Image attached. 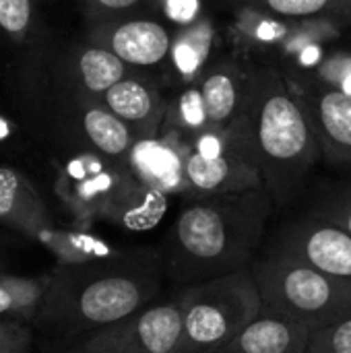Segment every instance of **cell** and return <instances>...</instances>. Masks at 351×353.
Here are the masks:
<instances>
[{
  "label": "cell",
  "mask_w": 351,
  "mask_h": 353,
  "mask_svg": "<svg viewBox=\"0 0 351 353\" xmlns=\"http://www.w3.org/2000/svg\"><path fill=\"white\" fill-rule=\"evenodd\" d=\"M163 124L180 132L188 141L209 130V120H207L205 101H203L199 83L184 85V89L176 95V99L168 103Z\"/></svg>",
  "instance_id": "cell-24"
},
{
  "label": "cell",
  "mask_w": 351,
  "mask_h": 353,
  "mask_svg": "<svg viewBox=\"0 0 351 353\" xmlns=\"http://www.w3.org/2000/svg\"><path fill=\"white\" fill-rule=\"evenodd\" d=\"M217 43V27L211 17L203 14L197 21L174 31L168 60L163 62L166 74L176 85L199 83L207 68L213 64L211 56Z\"/></svg>",
  "instance_id": "cell-17"
},
{
  "label": "cell",
  "mask_w": 351,
  "mask_h": 353,
  "mask_svg": "<svg viewBox=\"0 0 351 353\" xmlns=\"http://www.w3.org/2000/svg\"><path fill=\"white\" fill-rule=\"evenodd\" d=\"M35 2L37 0H0V37L4 41L27 50L48 35Z\"/></svg>",
  "instance_id": "cell-23"
},
{
  "label": "cell",
  "mask_w": 351,
  "mask_h": 353,
  "mask_svg": "<svg viewBox=\"0 0 351 353\" xmlns=\"http://www.w3.org/2000/svg\"><path fill=\"white\" fill-rule=\"evenodd\" d=\"M252 64L244 66L234 58L213 62L199 81L205 101L209 130L228 128L244 110L250 91Z\"/></svg>",
  "instance_id": "cell-15"
},
{
  "label": "cell",
  "mask_w": 351,
  "mask_h": 353,
  "mask_svg": "<svg viewBox=\"0 0 351 353\" xmlns=\"http://www.w3.org/2000/svg\"><path fill=\"white\" fill-rule=\"evenodd\" d=\"M310 335L306 325L263 306L244 331L211 353H306Z\"/></svg>",
  "instance_id": "cell-16"
},
{
  "label": "cell",
  "mask_w": 351,
  "mask_h": 353,
  "mask_svg": "<svg viewBox=\"0 0 351 353\" xmlns=\"http://www.w3.org/2000/svg\"><path fill=\"white\" fill-rule=\"evenodd\" d=\"M257 10L304 23L345 25L351 23V0H244Z\"/></svg>",
  "instance_id": "cell-21"
},
{
  "label": "cell",
  "mask_w": 351,
  "mask_h": 353,
  "mask_svg": "<svg viewBox=\"0 0 351 353\" xmlns=\"http://www.w3.org/2000/svg\"><path fill=\"white\" fill-rule=\"evenodd\" d=\"M306 353H351V319L314 331Z\"/></svg>",
  "instance_id": "cell-26"
},
{
  "label": "cell",
  "mask_w": 351,
  "mask_h": 353,
  "mask_svg": "<svg viewBox=\"0 0 351 353\" xmlns=\"http://www.w3.org/2000/svg\"><path fill=\"white\" fill-rule=\"evenodd\" d=\"M190 141L180 132L161 124L159 132L153 137H141L134 141L126 165L130 174L166 194L188 196L186 180V155Z\"/></svg>",
  "instance_id": "cell-11"
},
{
  "label": "cell",
  "mask_w": 351,
  "mask_h": 353,
  "mask_svg": "<svg viewBox=\"0 0 351 353\" xmlns=\"http://www.w3.org/2000/svg\"><path fill=\"white\" fill-rule=\"evenodd\" d=\"M163 275V256L149 248L124 250L101 263L62 267L54 273L39 314L66 333H91L149 306Z\"/></svg>",
  "instance_id": "cell-2"
},
{
  "label": "cell",
  "mask_w": 351,
  "mask_h": 353,
  "mask_svg": "<svg viewBox=\"0 0 351 353\" xmlns=\"http://www.w3.org/2000/svg\"><path fill=\"white\" fill-rule=\"evenodd\" d=\"M151 4L157 6L163 17L178 27L203 17V0H151Z\"/></svg>",
  "instance_id": "cell-28"
},
{
  "label": "cell",
  "mask_w": 351,
  "mask_h": 353,
  "mask_svg": "<svg viewBox=\"0 0 351 353\" xmlns=\"http://www.w3.org/2000/svg\"><path fill=\"white\" fill-rule=\"evenodd\" d=\"M310 213L341 225L351 234V180L325 186L314 199Z\"/></svg>",
  "instance_id": "cell-25"
},
{
  "label": "cell",
  "mask_w": 351,
  "mask_h": 353,
  "mask_svg": "<svg viewBox=\"0 0 351 353\" xmlns=\"http://www.w3.org/2000/svg\"><path fill=\"white\" fill-rule=\"evenodd\" d=\"M168 207L170 194L155 190L130 176V180L122 186L103 213V221L126 232H147L159 225L168 213Z\"/></svg>",
  "instance_id": "cell-19"
},
{
  "label": "cell",
  "mask_w": 351,
  "mask_h": 353,
  "mask_svg": "<svg viewBox=\"0 0 351 353\" xmlns=\"http://www.w3.org/2000/svg\"><path fill=\"white\" fill-rule=\"evenodd\" d=\"M188 196H215L263 188L252 139L240 114L228 128L190 141L186 155Z\"/></svg>",
  "instance_id": "cell-6"
},
{
  "label": "cell",
  "mask_w": 351,
  "mask_h": 353,
  "mask_svg": "<svg viewBox=\"0 0 351 353\" xmlns=\"http://www.w3.org/2000/svg\"><path fill=\"white\" fill-rule=\"evenodd\" d=\"M273 207L265 188L186 196L168 236L166 277L182 290L250 269Z\"/></svg>",
  "instance_id": "cell-1"
},
{
  "label": "cell",
  "mask_w": 351,
  "mask_h": 353,
  "mask_svg": "<svg viewBox=\"0 0 351 353\" xmlns=\"http://www.w3.org/2000/svg\"><path fill=\"white\" fill-rule=\"evenodd\" d=\"M35 240L48 248V252L58 261L60 267H81L91 263H101L120 256L124 250L106 242L103 238L91 234L87 228L77 230H60L50 225L41 230Z\"/></svg>",
  "instance_id": "cell-20"
},
{
  "label": "cell",
  "mask_w": 351,
  "mask_h": 353,
  "mask_svg": "<svg viewBox=\"0 0 351 353\" xmlns=\"http://www.w3.org/2000/svg\"><path fill=\"white\" fill-rule=\"evenodd\" d=\"M271 248L296 256L351 285V234L341 225L306 213L283 225Z\"/></svg>",
  "instance_id": "cell-9"
},
{
  "label": "cell",
  "mask_w": 351,
  "mask_h": 353,
  "mask_svg": "<svg viewBox=\"0 0 351 353\" xmlns=\"http://www.w3.org/2000/svg\"><path fill=\"white\" fill-rule=\"evenodd\" d=\"M263 306L312 333L351 319V285L312 265L269 248L250 265Z\"/></svg>",
  "instance_id": "cell-4"
},
{
  "label": "cell",
  "mask_w": 351,
  "mask_h": 353,
  "mask_svg": "<svg viewBox=\"0 0 351 353\" xmlns=\"http://www.w3.org/2000/svg\"><path fill=\"white\" fill-rule=\"evenodd\" d=\"M0 225L31 238L54 225L33 182L10 165H0Z\"/></svg>",
  "instance_id": "cell-18"
},
{
  "label": "cell",
  "mask_w": 351,
  "mask_h": 353,
  "mask_svg": "<svg viewBox=\"0 0 351 353\" xmlns=\"http://www.w3.org/2000/svg\"><path fill=\"white\" fill-rule=\"evenodd\" d=\"M14 132H17V126H14V122L8 118V114L2 110V105H0V145H6L12 137H14Z\"/></svg>",
  "instance_id": "cell-30"
},
{
  "label": "cell",
  "mask_w": 351,
  "mask_h": 353,
  "mask_svg": "<svg viewBox=\"0 0 351 353\" xmlns=\"http://www.w3.org/2000/svg\"><path fill=\"white\" fill-rule=\"evenodd\" d=\"M263 188L275 207L298 199L321 159V145L312 118L277 68L252 66L250 91L242 110Z\"/></svg>",
  "instance_id": "cell-3"
},
{
  "label": "cell",
  "mask_w": 351,
  "mask_h": 353,
  "mask_svg": "<svg viewBox=\"0 0 351 353\" xmlns=\"http://www.w3.org/2000/svg\"><path fill=\"white\" fill-rule=\"evenodd\" d=\"M54 275H0V319H31L39 312Z\"/></svg>",
  "instance_id": "cell-22"
},
{
  "label": "cell",
  "mask_w": 351,
  "mask_h": 353,
  "mask_svg": "<svg viewBox=\"0 0 351 353\" xmlns=\"http://www.w3.org/2000/svg\"><path fill=\"white\" fill-rule=\"evenodd\" d=\"M182 335L176 353H211L244 331L263 308L250 269L182 288L176 296Z\"/></svg>",
  "instance_id": "cell-5"
},
{
  "label": "cell",
  "mask_w": 351,
  "mask_h": 353,
  "mask_svg": "<svg viewBox=\"0 0 351 353\" xmlns=\"http://www.w3.org/2000/svg\"><path fill=\"white\" fill-rule=\"evenodd\" d=\"M124 161H114L89 149L68 151V157L56 165L54 190L81 228L103 219V213L130 180Z\"/></svg>",
  "instance_id": "cell-7"
},
{
  "label": "cell",
  "mask_w": 351,
  "mask_h": 353,
  "mask_svg": "<svg viewBox=\"0 0 351 353\" xmlns=\"http://www.w3.org/2000/svg\"><path fill=\"white\" fill-rule=\"evenodd\" d=\"M52 62L60 79L74 93L91 99H101L108 89L132 70L114 52L87 37L68 46H56L52 41Z\"/></svg>",
  "instance_id": "cell-12"
},
{
  "label": "cell",
  "mask_w": 351,
  "mask_h": 353,
  "mask_svg": "<svg viewBox=\"0 0 351 353\" xmlns=\"http://www.w3.org/2000/svg\"><path fill=\"white\" fill-rule=\"evenodd\" d=\"M321 145V157L333 168L351 170V93L325 89L302 99Z\"/></svg>",
  "instance_id": "cell-14"
},
{
  "label": "cell",
  "mask_w": 351,
  "mask_h": 353,
  "mask_svg": "<svg viewBox=\"0 0 351 353\" xmlns=\"http://www.w3.org/2000/svg\"><path fill=\"white\" fill-rule=\"evenodd\" d=\"M151 0H83L89 19H114L139 14Z\"/></svg>",
  "instance_id": "cell-27"
},
{
  "label": "cell",
  "mask_w": 351,
  "mask_h": 353,
  "mask_svg": "<svg viewBox=\"0 0 351 353\" xmlns=\"http://www.w3.org/2000/svg\"><path fill=\"white\" fill-rule=\"evenodd\" d=\"M87 39L108 48L132 68H155L168 60L174 31L159 19L139 14L89 19Z\"/></svg>",
  "instance_id": "cell-10"
},
{
  "label": "cell",
  "mask_w": 351,
  "mask_h": 353,
  "mask_svg": "<svg viewBox=\"0 0 351 353\" xmlns=\"http://www.w3.org/2000/svg\"><path fill=\"white\" fill-rule=\"evenodd\" d=\"M29 347V329L12 319H0V353H27Z\"/></svg>",
  "instance_id": "cell-29"
},
{
  "label": "cell",
  "mask_w": 351,
  "mask_h": 353,
  "mask_svg": "<svg viewBox=\"0 0 351 353\" xmlns=\"http://www.w3.org/2000/svg\"><path fill=\"white\" fill-rule=\"evenodd\" d=\"M180 335L182 314L174 298L91 331L77 353H176Z\"/></svg>",
  "instance_id": "cell-8"
},
{
  "label": "cell",
  "mask_w": 351,
  "mask_h": 353,
  "mask_svg": "<svg viewBox=\"0 0 351 353\" xmlns=\"http://www.w3.org/2000/svg\"><path fill=\"white\" fill-rule=\"evenodd\" d=\"M101 101L132 126L139 139L159 132L170 103L163 99L157 81L141 72V68H132L120 83L108 89L101 95Z\"/></svg>",
  "instance_id": "cell-13"
}]
</instances>
